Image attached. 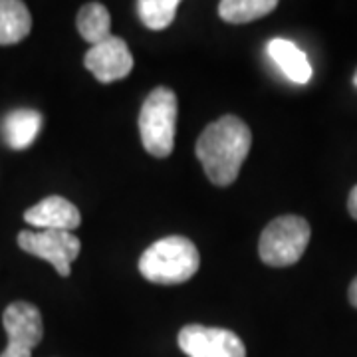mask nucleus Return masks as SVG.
Instances as JSON below:
<instances>
[{"instance_id": "f257e3e1", "label": "nucleus", "mask_w": 357, "mask_h": 357, "mask_svg": "<svg viewBox=\"0 0 357 357\" xmlns=\"http://www.w3.org/2000/svg\"><path fill=\"white\" fill-rule=\"evenodd\" d=\"M252 145V133L236 115H225L204 128L197 141V157L206 177L218 187L234 183Z\"/></svg>"}, {"instance_id": "9b49d317", "label": "nucleus", "mask_w": 357, "mask_h": 357, "mask_svg": "<svg viewBox=\"0 0 357 357\" xmlns=\"http://www.w3.org/2000/svg\"><path fill=\"white\" fill-rule=\"evenodd\" d=\"M268 56L276 62L282 74L294 84H307L312 77V66L307 62L306 54L300 50L294 42L286 38H274L268 42Z\"/></svg>"}, {"instance_id": "f3484780", "label": "nucleus", "mask_w": 357, "mask_h": 357, "mask_svg": "<svg viewBox=\"0 0 357 357\" xmlns=\"http://www.w3.org/2000/svg\"><path fill=\"white\" fill-rule=\"evenodd\" d=\"M347 296H349V302L357 307V278L351 282V286H349V294H347Z\"/></svg>"}, {"instance_id": "20e7f679", "label": "nucleus", "mask_w": 357, "mask_h": 357, "mask_svg": "<svg viewBox=\"0 0 357 357\" xmlns=\"http://www.w3.org/2000/svg\"><path fill=\"white\" fill-rule=\"evenodd\" d=\"M310 234L312 230L306 218L296 215L274 218L262 230L258 255L268 266H292L306 252Z\"/></svg>"}, {"instance_id": "423d86ee", "label": "nucleus", "mask_w": 357, "mask_h": 357, "mask_svg": "<svg viewBox=\"0 0 357 357\" xmlns=\"http://www.w3.org/2000/svg\"><path fill=\"white\" fill-rule=\"evenodd\" d=\"M2 326L8 335V344L0 357H32L34 347L44 337L40 310L28 302H14L6 307Z\"/></svg>"}, {"instance_id": "7ed1b4c3", "label": "nucleus", "mask_w": 357, "mask_h": 357, "mask_svg": "<svg viewBox=\"0 0 357 357\" xmlns=\"http://www.w3.org/2000/svg\"><path fill=\"white\" fill-rule=\"evenodd\" d=\"M177 96L169 88H155L141 105V143L153 157H167L175 147Z\"/></svg>"}, {"instance_id": "dca6fc26", "label": "nucleus", "mask_w": 357, "mask_h": 357, "mask_svg": "<svg viewBox=\"0 0 357 357\" xmlns=\"http://www.w3.org/2000/svg\"><path fill=\"white\" fill-rule=\"evenodd\" d=\"M347 211H349V215L357 220V185L351 189V192H349V199H347Z\"/></svg>"}, {"instance_id": "6e6552de", "label": "nucleus", "mask_w": 357, "mask_h": 357, "mask_svg": "<svg viewBox=\"0 0 357 357\" xmlns=\"http://www.w3.org/2000/svg\"><path fill=\"white\" fill-rule=\"evenodd\" d=\"M84 64L93 77L102 84H112L117 79H123L133 70V56L129 52L126 40L109 36L100 44L91 46L86 52Z\"/></svg>"}, {"instance_id": "9d476101", "label": "nucleus", "mask_w": 357, "mask_h": 357, "mask_svg": "<svg viewBox=\"0 0 357 357\" xmlns=\"http://www.w3.org/2000/svg\"><path fill=\"white\" fill-rule=\"evenodd\" d=\"M42 115L36 109H14L4 117L2 121V135L6 145L14 151H24L28 149L42 129Z\"/></svg>"}, {"instance_id": "2eb2a0df", "label": "nucleus", "mask_w": 357, "mask_h": 357, "mask_svg": "<svg viewBox=\"0 0 357 357\" xmlns=\"http://www.w3.org/2000/svg\"><path fill=\"white\" fill-rule=\"evenodd\" d=\"M178 0H141L137 13L143 24L151 30H165L177 16Z\"/></svg>"}, {"instance_id": "0eeeda50", "label": "nucleus", "mask_w": 357, "mask_h": 357, "mask_svg": "<svg viewBox=\"0 0 357 357\" xmlns=\"http://www.w3.org/2000/svg\"><path fill=\"white\" fill-rule=\"evenodd\" d=\"M178 347L187 357H246V347L236 333L199 324L178 332Z\"/></svg>"}, {"instance_id": "1a4fd4ad", "label": "nucleus", "mask_w": 357, "mask_h": 357, "mask_svg": "<svg viewBox=\"0 0 357 357\" xmlns=\"http://www.w3.org/2000/svg\"><path fill=\"white\" fill-rule=\"evenodd\" d=\"M24 220L30 227L42 230H70L82 225V215L76 204H72L64 197H46L32 208L24 213Z\"/></svg>"}, {"instance_id": "f03ea898", "label": "nucleus", "mask_w": 357, "mask_h": 357, "mask_svg": "<svg viewBox=\"0 0 357 357\" xmlns=\"http://www.w3.org/2000/svg\"><path fill=\"white\" fill-rule=\"evenodd\" d=\"M201 266L197 246L185 236H165L153 243L139 258L143 278L155 284H183L191 280Z\"/></svg>"}, {"instance_id": "a211bd4d", "label": "nucleus", "mask_w": 357, "mask_h": 357, "mask_svg": "<svg viewBox=\"0 0 357 357\" xmlns=\"http://www.w3.org/2000/svg\"><path fill=\"white\" fill-rule=\"evenodd\" d=\"M354 86L357 88V72H356V76H354Z\"/></svg>"}, {"instance_id": "4468645a", "label": "nucleus", "mask_w": 357, "mask_h": 357, "mask_svg": "<svg viewBox=\"0 0 357 357\" xmlns=\"http://www.w3.org/2000/svg\"><path fill=\"white\" fill-rule=\"evenodd\" d=\"M276 6V0H222L218 4V16L229 24H246L274 13Z\"/></svg>"}, {"instance_id": "39448f33", "label": "nucleus", "mask_w": 357, "mask_h": 357, "mask_svg": "<svg viewBox=\"0 0 357 357\" xmlns=\"http://www.w3.org/2000/svg\"><path fill=\"white\" fill-rule=\"evenodd\" d=\"M18 246L32 256L50 262L60 276H70L72 262L79 256L82 243L66 230H22L18 234Z\"/></svg>"}, {"instance_id": "f8f14e48", "label": "nucleus", "mask_w": 357, "mask_h": 357, "mask_svg": "<svg viewBox=\"0 0 357 357\" xmlns=\"http://www.w3.org/2000/svg\"><path fill=\"white\" fill-rule=\"evenodd\" d=\"M32 16L20 0H0V46L18 44L30 34Z\"/></svg>"}, {"instance_id": "ddd939ff", "label": "nucleus", "mask_w": 357, "mask_h": 357, "mask_svg": "<svg viewBox=\"0 0 357 357\" xmlns=\"http://www.w3.org/2000/svg\"><path fill=\"white\" fill-rule=\"evenodd\" d=\"M77 32L91 46L107 40L112 34V16L102 2H88L77 13Z\"/></svg>"}]
</instances>
